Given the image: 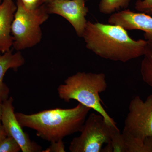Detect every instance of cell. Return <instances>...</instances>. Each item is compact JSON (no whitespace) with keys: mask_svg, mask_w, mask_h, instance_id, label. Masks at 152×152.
I'll list each match as a JSON object with an SVG mask.
<instances>
[{"mask_svg":"<svg viewBox=\"0 0 152 152\" xmlns=\"http://www.w3.org/2000/svg\"><path fill=\"white\" fill-rule=\"evenodd\" d=\"M65 147L62 140L58 141L51 142V145L44 152H65Z\"/></svg>","mask_w":152,"mask_h":152,"instance_id":"d6986e66","label":"cell"},{"mask_svg":"<svg viewBox=\"0 0 152 152\" xmlns=\"http://www.w3.org/2000/svg\"><path fill=\"white\" fill-rule=\"evenodd\" d=\"M56 1V0H47L46 4H47V3L51 2L53 1Z\"/></svg>","mask_w":152,"mask_h":152,"instance_id":"7402d4cb","label":"cell"},{"mask_svg":"<svg viewBox=\"0 0 152 152\" xmlns=\"http://www.w3.org/2000/svg\"><path fill=\"white\" fill-rule=\"evenodd\" d=\"M120 131L116 126L108 124L100 114H90L83 125L80 135L70 144L71 152H101L104 144H108Z\"/></svg>","mask_w":152,"mask_h":152,"instance_id":"5b68a950","label":"cell"},{"mask_svg":"<svg viewBox=\"0 0 152 152\" xmlns=\"http://www.w3.org/2000/svg\"><path fill=\"white\" fill-rule=\"evenodd\" d=\"M107 87L104 74L78 72L66 79L57 91L59 97L64 102L77 101L100 114L109 124L116 126L101 103L100 94L105 91Z\"/></svg>","mask_w":152,"mask_h":152,"instance_id":"3957f363","label":"cell"},{"mask_svg":"<svg viewBox=\"0 0 152 152\" xmlns=\"http://www.w3.org/2000/svg\"><path fill=\"white\" fill-rule=\"evenodd\" d=\"M91 110L79 103L72 108L50 109L31 115L15 114L22 128L33 129L38 137L53 142L80 132Z\"/></svg>","mask_w":152,"mask_h":152,"instance_id":"7a4b0ae2","label":"cell"},{"mask_svg":"<svg viewBox=\"0 0 152 152\" xmlns=\"http://www.w3.org/2000/svg\"><path fill=\"white\" fill-rule=\"evenodd\" d=\"M135 9L140 12L152 15V0H137L135 4Z\"/></svg>","mask_w":152,"mask_h":152,"instance_id":"e0dca14e","label":"cell"},{"mask_svg":"<svg viewBox=\"0 0 152 152\" xmlns=\"http://www.w3.org/2000/svg\"><path fill=\"white\" fill-rule=\"evenodd\" d=\"M130 2V0H101L99 10L105 15H111L121 9L127 8Z\"/></svg>","mask_w":152,"mask_h":152,"instance_id":"5bb4252c","label":"cell"},{"mask_svg":"<svg viewBox=\"0 0 152 152\" xmlns=\"http://www.w3.org/2000/svg\"><path fill=\"white\" fill-rule=\"evenodd\" d=\"M20 151V145L12 137L7 136L0 141V152H18Z\"/></svg>","mask_w":152,"mask_h":152,"instance_id":"2e32d148","label":"cell"},{"mask_svg":"<svg viewBox=\"0 0 152 152\" xmlns=\"http://www.w3.org/2000/svg\"><path fill=\"white\" fill-rule=\"evenodd\" d=\"M85 1H88V0H85Z\"/></svg>","mask_w":152,"mask_h":152,"instance_id":"cb8c5ba5","label":"cell"},{"mask_svg":"<svg viewBox=\"0 0 152 152\" xmlns=\"http://www.w3.org/2000/svg\"><path fill=\"white\" fill-rule=\"evenodd\" d=\"M25 59L20 51L13 53L12 50L0 55V101L3 102L9 98L10 89L3 82L4 76L10 69L17 70L25 64Z\"/></svg>","mask_w":152,"mask_h":152,"instance_id":"8fae6325","label":"cell"},{"mask_svg":"<svg viewBox=\"0 0 152 152\" xmlns=\"http://www.w3.org/2000/svg\"><path fill=\"white\" fill-rule=\"evenodd\" d=\"M7 136L5 129L2 125H0V141Z\"/></svg>","mask_w":152,"mask_h":152,"instance_id":"ffe728a7","label":"cell"},{"mask_svg":"<svg viewBox=\"0 0 152 152\" xmlns=\"http://www.w3.org/2000/svg\"><path fill=\"white\" fill-rule=\"evenodd\" d=\"M147 42L141 64L140 72L143 80L152 88V42Z\"/></svg>","mask_w":152,"mask_h":152,"instance_id":"7c38bea8","label":"cell"},{"mask_svg":"<svg viewBox=\"0 0 152 152\" xmlns=\"http://www.w3.org/2000/svg\"><path fill=\"white\" fill-rule=\"evenodd\" d=\"M2 113V102L0 101V125L1 124Z\"/></svg>","mask_w":152,"mask_h":152,"instance_id":"44dd1931","label":"cell"},{"mask_svg":"<svg viewBox=\"0 0 152 152\" xmlns=\"http://www.w3.org/2000/svg\"><path fill=\"white\" fill-rule=\"evenodd\" d=\"M13 101L10 97L2 102L1 123L7 136L18 142L23 152H42V147L31 140L28 134L23 131L14 113Z\"/></svg>","mask_w":152,"mask_h":152,"instance_id":"ba28073f","label":"cell"},{"mask_svg":"<svg viewBox=\"0 0 152 152\" xmlns=\"http://www.w3.org/2000/svg\"><path fill=\"white\" fill-rule=\"evenodd\" d=\"M17 8L13 0H3L0 4V52L3 53L10 51L13 46L11 29Z\"/></svg>","mask_w":152,"mask_h":152,"instance_id":"30bf717a","label":"cell"},{"mask_svg":"<svg viewBox=\"0 0 152 152\" xmlns=\"http://www.w3.org/2000/svg\"><path fill=\"white\" fill-rule=\"evenodd\" d=\"M1 1L2 0H0V4H1Z\"/></svg>","mask_w":152,"mask_h":152,"instance_id":"603a6c76","label":"cell"},{"mask_svg":"<svg viewBox=\"0 0 152 152\" xmlns=\"http://www.w3.org/2000/svg\"><path fill=\"white\" fill-rule=\"evenodd\" d=\"M108 22L109 24L118 25L126 30L142 31L145 40L152 42V17L150 15L125 10L111 14Z\"/></svg>","mask_w":152,"mask_h":152,"instance_id":"9c48e42d","label":"cell"},{"mask_svg":"<svg viewBox=\"0 0 152 152\" xmlns=\"http://www.w3.org/2000/svg\"><path fill=\"white\" fill-rule=\"evenodd\" d=\"M85 0H56L45 4L49 14L59 15L66 19L73 27L77 34L82 37L88 21L89 12Z\"/></svg>","mask_w":152,"mask_h":152,"instance_id":"52a82bcc","label":"cell"},{"mask_svg":"<svg viewBox=\"0 0 152 152\" xmlns=\"http://www.w3.org/2000/svg\"><path fill=\"white\" fill-rule=\"evenodd\" d=\"M123 134L124 136L126 152H152V137H147L141 141L131 136Z\"/></svg>","mask_w":152,"mask_h":152,"instance_id":"4fadbf2b","label":"cell"},{"mask_svg":"<svg viewBox=\"0 0 152 152\" xmlns=\"http://www.w3.org/2000/svg\"><path fill=\"white\" fill-rule=\"evenodd\" d=\"M22 5L29 10H33L46 4L47 0H17Z\"/></svg>","mask_w":152,"mask_h":152,"instance_id":"ac0fdd59","label":"cell"},{"mask_svg":"<svg viewBox=\"0 0 152 152\" xmlns=\"http://www.w3.org/2000/svg\"><path fill=\"white\" fill-rule=\"evenodd\" d=\"M17 8L12 23V46L17 51L34 46L42 38L41 26L48 20L49 14L45 4L33 10L17 2Z\"/></svg>","mask_w":152,"mask_h":152,"instance_id":"277c9868","label":"cell"},{"mask_svg":"<svg viewBox=\"0 0 152 152\" xmlns=\"http://www.w3.org/2000/svg\"><path fill=\"white\" fill-rule=\"evenodd\" d=\"M122 133L141 141L152 137V94L145 101L139 96L131 100Z\"/></svg>","mask_w":152,"mask_h":152,"instance_id":"8992f818","label":"cell"},{"mask_svg":"<svg viewBox=\"0 0 152 152\" xmlns=\"http://www.w3.org/2000/svg\"><path fill=\"white\" fill-rule=\"evenodd\" d=\"M102 152H126L124 136L120 131L117 132L112 137L111 140L107 144Z\"/></svg>","mask_w":152,"mask_h":152,"instance_id":"9a60e30c","label":"cell"},{"mask_svg":"<svg viewBox=\"0 0 152 152\" xmlns=\"http://www.w3.org/2000/svg\"><path fill=\"white\" fill-rule=\"evenodd\" d=\"M82 38L87 48L97 56L126 63L143 56L146 40L133 39L122 27L88 21Z\"/></svg>","mask_w":152,"mask_h":152,"instance_id":"6da1fadb","label":"cell"}]
</instances>
